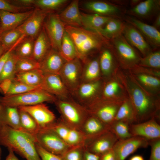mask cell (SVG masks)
Returning a JSON list of instances; mask_svg holds the SVG:
<instances>
[{"mask_svg":"<svg viewBox=\"0 0 160 160\" xmlns=\"http://www.w3.org/2000/svg\"><path fill=\"white\" fill-rule=\"evenodd\" d=\"M35 137L9 126L0 127V145L11 149L26 160H41L36 150Z\"/></svg>","mask_w":160,"mask_h":160,"instance_id":"1","label":"cell"},{"mask_svg":"<svg viewBox=\"0 0 160 160\" xmlns=\"http://www.w3.org/2000/svg\"><path fill=\"white\" fill-rule=\"evenodd\" d=\"M65 30L76 48L78 58L84 63L92 53L100 51L109 40L96 32L82 27L65 26Z\"/></svg>","mask_w":160,"mask_h":160,"instance_id":"2","label":"cell"},{"mask_svg":"<svg viewBox=\"0 0 160 160\" xmlns=\"http://www.w3.org/2000/svg\"><path fill=\"white\" fill-rule=\"evenodd\" d=\"M54 103L60 114V119L70 127L80 131L89 115L85 107L71 98L57 99Z\"/></svg>","mask_w":160,"mask_h":160,"instance_id":"3","label":"cell"},{"mask_svg":"<svg viewBox=\"0 0 160 160\" xmlns=\"http://www.w3.org/2000/svg\"><path fill=\"white\" fill-rule=\"evenodd\" d=\"M57 99L55 96L39 88L19 94L0 96V104L18 108L46 102L54 103Z\"/></svg>","mask_w":160,"mask_h":160,"instance_id":"4","label":"cell"},{"mask_svg":"<svg viewBox=\"0 0 160 160\" xmlns=\"http://www.w3.org/2000/svg\"><path fill=\"white\" fill-rule=\"evenodd\" d=\"M132 95V104L135 114V123L154 119L153 115L156 109L154 103L139 88H134Z\"/></svg>","mask_w":160,"mask_h":160,"instance_id":"5","label":"cell"},{"mask_svg":"<svg viewBox=\"0 0 160 160\" xmlns=\"http://www.w3.org/2000/svg\"><path fill=\"white\" fill-rule=\"evenodd\" d=\"M83 66L82 61L77 57L66 62L59 72V75L72 95L81 82Z\"/></svg>","mask_w":160,"mask_h":160,"instance_id":"6","label":"cell"},{"mask_svg":"<svg viewBox=\"0 0 160 160\" xmlns=\"http://www.w3.org/2000/svg\"><path fill=\"white\" fill-rule=\"evenodd\" d=\"M36 143L47 151L61 156L70 148L52 130L40 129L35 136Z\"/></svg>","mask_w":160,"mask_h":160,"instance_id":"7","label":"cell"},{"mask_svg":"<svg viewBox=\"0 0 160 160\" xmlns=\"http://www.w3.org/2000/svg\"><path fill=\"white\" fill-rule=\"evenodd\" d=\"M120 105L107 100L97 98L84 106L89 114L96 117L109 127L114 121Z\"/></svg>","mask_w":160,"mask_h":160,"instance_id":"8","label":"cell"},{"mask_svg":"<svg viewBox=\"0 0 160 160\" xmlns=\"http://www.w3.org/2000/svg\"><path fill=\"white\" fill-rule=\"evenodd\" d=\"M109 41L113 53L122 64L128 66L139 62L141 58L136 49L127 41L122 34Z\"/></svg>","mask_w":160,"mask_h":160,"instance_id":"9","label":"cell"},{"mask_svg":"<svg viewBox=\"0 0 160 160\" xmlns=\"http://www.w3.org/2000/svg\"><path fill=\"white\" fill-rule=\"evenodd\" d=\"M45 19L44 28L50 41L52 48L59 52L65 31V25L58 14H50Z\"/></svg>","mask_w":160,"mask_h":160,"instance_id":"10","label":"cell"},{"mask_svg":"<svg viewBox=\"0 0 160 160\" xmlns=\"http://www.w3.org/2000/svg\"><path fill=\"white\" fill-rule=\"evenodd\" d=\"M47 128L54 131L70 147L84 144L85 139L81 131L68 126L60 118Z\"/></svg>","mask_w":160,"mask_h":160,"instance_id":"11","label":"cell"},{"mask_svg":"<svg viewBox=\"0 0 160 160\" xmlns=\"http://www.w3.org/2000/svg\"><path fill=\"white\" fill-rule=\"evenodd\" d=\"M84 6L93 14L122 20L127 10L123 6L112 2L101 1H88L85 3Z\"/></svg>","mask_w":160,"mask_h":160,"instance_id":"12","label":"cell"},{"mask_svg":"<svg viewBox=\"0 0 160 160\" xmlns=\"http://www.w3.org/2000/svg\"><path fill=\"white\" fill-rule=\"evenodd\" d=\"M149 145V140L138 136L118 140L112 150L116 160H125L129 155L140 148H145Z\"/></svg>","mask_w":160,"mask_h":160,"instance_id":"13","label":"cell"},{"mask_svg":"<svg viewBox=\"0 0 160 160\" xmlns=\"http://www.w3.org/2000/svg\"><path fill=\"white\" fill-rule=\"evenodd\" d=\"M18 108L32 117L36 122L39 129L48 128L57 120L54 113L44 103Z\"/></svg>","mask_w":160,"mask_h":160,"instance_id":"14","label":"cell"},{"mask_svg":"<svg viewBox=\"0 0 160 160\" xmlns=\"http://www.w3.org/2000/svg\"><path fill=\"white\" fill-rule=\"evenodd\" d=\"M118 140L109 130L93 138L85 140L84 145L86 150L100 156L112 149Z\"/></svg>","mask_w":160,"mask_h":160,"instance_id":"15","label":"cell"},{"mask_svg":"<svg viewBox=\"0 0 160 160\" xmlns=\"http://www.w3.org/2000/svg\"><path fill=\"white\" fill-rule=\"evenodd\" d=\"M39 88L55 96L58 99L71 98L69 92L58 74H44Z\"/></svg>","mask_w":160,"mask_h":160,"instance_id":"16","label":"cell"},{"mask_svg":"<svg viewBox=\"0 0 160 160\" xmlns=\"http://www.w3.org/2000/svg\"><path fill=\"white\" fill-rule=\"evenodd\" d=\"M123 20L135 28L151 47L156 49L160 47V32L158 30L152 25L130 15H125Z\"/></svg>","mask_w":160,"mask_h":160,"instance_id":"17","label":"cell"},{"mask_svg":"<svg viewBox=\"0 0 160 160\" xmlns=\"http://www.w3.org/2000/svg\"><path fill=\"white\" fill-rule=\"evenodd\" d=\"M160 10V0H146L127 10L126 13L140 20L149 21L155 18Z\"/></svg>","mask_w":160,"mask_h":160,"instance_id":"18","label":"cell"},{"mask_svg":"<svg viewBox=\"0 0 160 160\" xmlns=\"http://www.w3.org/2000/svg\"><path fill=\"white\" fill-rule=\"evenodd\" d=\"M47 12V11L41 9H36L33 11L31 15L17 28L26 37L34 39L39 33Z\"/></svg>","mask_w":160,"mask_h":160,"instance_id":"19","label":"cell"},{"mask_svg":"<svg viewBox=\"0 0 160 160\" xmlns=\"http://www.w3.org/2000/svg\"><path fill=\"white\" fill-rule=\"evenodd\" d=\"M155 119L129 125L132 136L140 137L148 140L160 138V125Z\"/></svg>","mask_w":160,"mask_h":160,"instance_id":"20","label":"cell"},{"mask_svg":"<svg viewBox=\"0 0 160 160\" xmlns=\"http://www.w3.org/2000/svg\"><path fill=\"white\" fill-rule=\"evenodd\" d=\"M122 35L132 46L145 56L152 52L151 46L140 32L131 24L126 22Z\"/></svg>","mask_w":160,"mask_h":160,"instance_id":"21","label":"cell"},{"mask_svg":"<svg viewBox=\"0 0 160 160\" xmlns=\"http://www.w3.org/2000/svg\"><path fill=\"white\" fill-rule=\"evenodd\" d=\"M101 84V82L99 80L89 82L81 83L73 95L77 99V102L85 106L97 99L96 96Z\"/></svg>","mask_w":160,"mask_h":160,"instance_id":"22","label":"cell"},{"mask_svg":"<svg viewBox=\"0 0 160 160\" xmlns=\"http://www.w3.org/2000/svg\"><path fill=\"white\" fill-rule=\"evenodd\" d=\"M33 10L12 12L0 10V33L16 28L32 14Z\"/></svg>","mask_w":160,"mask_h":160,"instance_id":"23","label":"cell"},{"mask_svg":"<svg viewBox=\"0 0 160 160\" xmlns=\"http://www.w3.org/2000/svg\"><path fill=\"white\" fill-rule=\"evenodd\" d=\"M66 61L59 52L52 48L40 63L39 69L44 74H58Z\"/></svg>","mask_w":160,"mask_h":160,"instance_id":"24","label":"cell"},{"mask_svg":"<svg viewBox=\"0 0 160 160\" xmlns=\"http://www.w3.org/2000/svg\"><path fill=\"white\" fill-rule=\"evenodd\" d=\"M80 131L85 140L93 138L109 131V127L96 117L89 114Z\"/></svg>","mask_w":160,"mask_h":160,"instance_id":"25","label":"cell"},{"mask_svg":"<svg viewBox=\"0 0 160 160\" xmlns=\"http://www.w3.org/2000/svg\"><path fill=\"white\" fill-rule=\"evenodd\" d=\"M4 126L21 131L17 107L0 104V127Z\"/></svg>","mask_w":160,"mask_h":160,"instance_id":"26","label":"cell"},{"mask_svg":"<svg viewBox=\"0 0 160 160\" xmlns=\"http://www.w3.org/2000/svg\"><path fill=\"white\" fill-rule=\"evenodd\" d=\"M79 1H72L58 15L65 26L82 27L81 16L79 7Z\"/></svg>","mask_w":160,"mask_h":160,"instance_id":"27","label":"cell"},{"mask_svg":"<svg viewBox=\"0 0 160 160\" xmlns=\"http://www.w3.org/2000/svg\"><path fill=\"white\" fill-rule=\"evenodd\" d=\"M52 48L50 41L43 28L34 41L32 58L40 63Z\"/></svg>","mask_w":160,"mask_h":160,"instance_id":"28","label":"cell"},{"mask_svg":"<svg viewBox=\"0 0 160 160\" xmlns=\"http://www.w3.org/2000/svg\"><path fill=\"white\" fill-rule=\"evenodd\" d=\"M81 14L82 27L99 34L100 30L113 18L94 14Z\"/></svg>","mask_w":160,"mask_h":160,"instance_id":"29","label":"cell"},{"mask_svg":"<svg viewBox=\"0 0 160 160\" xmlns=\"http://www.w3.org/2000/svg\"><path fill=\"white\" fill-rule=\"evenodd\" d=\"M83 63L81 83L98 80L101 72L99 58H88Z\"/></svg>","mask_w":160,"mask_h":160,"instance_id":"30","label":"cell"},{"mask_svg":"<svg viewBox=\"0 0 160 160\" xmlns=\"http://www.w3.org/2000/svg\"><path fill=\"white\" fill-rule=\"evenodd\" d=\"M125 22L112 18L100 30L99 34L109 40L122 34Z\"/></svg>","mask_w":160,"mask_h":160,"instance_id":"31","label":"cell"},{"mask_svg":"<svg viewBox=\"0 0 160 160\" xmlns=\"http://www.w3.org/2000/svg\"><path fill=\"white\" fill-rule=\"evenodd\" d=\"M44 76L42 71L37 69L17 73L15 80L28 86L39 88Z\"/></svg>","mask_w":160,"mask_h":160,"instance_id":"32","label":"cell"},{"mask_svg":"<svg viewBox=\"0 0 160 160\" xmlns=\"http://www.w3.org/2000/svg\"><path fill=\"white\" fill-rule=\"evenodd\" d=\"M18 58L14 50L4 63L0 73V86L15 80L16 64Z\"/></svg>","mask_w":160,"mask_h":160,"instance_id":"33","label":"cell"},{"mask_svg":"<svg viewBox=\"0 0 160 160\" xmlns=\"http://www.w3.org/2000/svg\"><path fill=\"white\" fill-rule=\"evenodd\" d=\"M100 51L99 63L101 72L107 75L111 72L114 65L113 52L109 41L103 47Z\"/></svg>","mask_w":160,"mask_h":160,"instance_id":"34","label":"cell"},{"mask_svg":"<svg viewBox=\"0 0 160 160\" xmlns=\"http://www.w3.org/2000/svg\"><path fill=\"white\" fill-rule=\"evenodd\" d=\"M59 52L66 62L78 58L75 45L70 36L66 31L63 36Z\"/></svg>","mask_w":160,"mask_h":160,"instance_id":"35","label":"cell"},{"mask_svg":"<svg viewBox=\"0 0 160 160\" xmlns=\"http://www.w3.org/2000/svg\"><path fill=\"white\" fill-rule=\"evenodd\" d=\"M114 121H123L129 125L135 123V114L132 103L126 101L121 105Z\"/></svg>","mask_w":160,"mask_h":160,"instance_id":"36","label":"cell"},{"mask_svg":"<svg viewBox=\"0 0 160 160\" xmlns=\"http://www.w3.org/2000/svg\"><path fill=\"white\" fill-rule=\"evenodd\" d=\"M18 109L21 131L35 137L39 130L36 122L28 113L20 109Z\"/></svg>","mask_w":160,"mask_h":160,"instance_id":"37","label":"cell"},{"mask_svg":"<svg viewBox=\"0 0 160 160\" xmlns=\"http://www.w3.org/2000/svg\"><path fill=\"white\" fill-rule=\"evenodd\" d=\"M25 37L17 46L14 50L18 58L32 57L34 41L33 38Z\"/></svg>","mask_w":160,"mask_h":160,"instance_id":"38","label":"cell"},{"mask_svg":"<svg viewBox=\"0 0 160 160\" xmlns=\"http://www.w3.org/2000/svg\"><path fill=\"white\" fill-rule=\"evenodd\" d=\"M17 28L4 32L0 34V41L7 51L23 36Z\"/></svg>","mask_w":160,"mask_h":160,"instance_id":"39","label":"cell"},{"mask_svg":"<svg viewBox=\"0 0 160 160\" xmlns=\"http://www.w3.org/2000/svg\"><path fill=\"white\" fill-rule=\"evenodd\" d=\"M109 130L116 136L118 140L129 138L132 135L129 130V125L122 121H114L109 126Z\"/></svg>","mask_w":160,"mask_h":160,"instance_id":"40","label":"cell"},{"mask_svg":"<svg viewBox=\"0 0 160 160\" xmlns=\"http://www.w3.org/2000/svg\"><path fill=\"white\" fill-rule=\"evenodd\" d=\"M37 88H39L28 86L14 80L8 83L3 94L6 96L18 95Z\"/></svg>","mask_w":160,"mask_h":160,"instance_id":"41","label":"cell"},{"mask_svg":"<svg viewBox=\"0 0 160 160\" xmlns=\"http://www.w3.org/2000/svg\"><path fill=\"white\" fill-rule=\"evenodd\" d=\"M40 63L32 57L18 58L16 64L17 73L39 69Z\"/></svg>","mask_w":160,"mask_h":160,"instance_id":"42","label":"cell"},{"mask_svg":"<svg viewBox=\"0 0 160 160\" xmlns=\"http://www.w3.org/2000/svg\"><path fill=\"white\" fill-rule=\"evenodd\" d=\"M140 65L142 66L159 68H160L159 50L151 52L143 58L140 59Z\"/></svg>","mask_w":160,"mask_h":160,"instance_id":"43","label":"cell"},{"mask_svg":"<svg viewBox=\"0 0 160 160\" xmlns=\"http://www.w3.org/2000/svg\"><path fill=\"white\" fill-rule=\"evenodd\" d=\"M85 150L84 145L72 147L60 157L63 160H83Z\"/></svg>","mask_w":160,"mask_h":160,"instance_id":"44","label":"cell"},{"mask_svg":"<svg viewBox=\"0 0 160 160\" xmlns=\"http://www.w3.org/2000/svg\"><path fill=\"white\" fill-rule=\"evenodd\" d=\"M68 1L67 0H35L34 4L41 9L48 11L59 8Z\"/></svg>","mask_w":160,"mask_h":160,"instance_id":"45","label":"cell"},{"mask_svg":"<svg viewBox=\"0 0 160 160\" xmlns=\"http://www.w3.org/2000/svg\"><path fill=\"white\" fill-rule=\"evenodd\" d=\"M151 147L149 160H160V138L149 140Z\"/></svg>","mask_w":160,"mask_h":160,"instance_id":"46","label":"cell"},{"mask_svg":"<svg viewBox=\"0 0 160 160\" xmlns=\"http://www.w3.org/2000/svg\"><path fill=\"white\" fill-rule=\"evenodd\" d=\"M119 85L116 82L112 81L107 83L103 89L101 99L106 100L115 95L119 90Z\"/></svg>","mask_w":160,"mask_h":160,"instance_id":"47","label":"cell"},{"mask_svg":"<svg viewBox=\"0 0 160 160\" xmlns=\"http://www.w3.org/2000/svg\"><path fill=\"white\" fill-rule=\"evenodd\" d=\"M36 147L41 160H63L60 156L47 151L36 143Z\"/></svg>","mask_w":160,"mask_h":160,"instance_id":"48","label":"cell"},{"mask_svg":"<svg viewBox=\"0 0 160 160\" xmlns=\"http://www.w3.org/2000/svg\"><path fill=\"white\" fill-rule=\"evenodd\" d=\"M139 80L144 84L152 87H157L160 84V80L154 77L145 75L141 74L138 76Z\"/></svg>","mask_w":160,"mask_h":160,"instance_id":"49","label":"cell"},{"mask_svg":"<svg viewBox=\"0 0 160 160\" xmlns=\"http://www.w3.org/2000/svg\"><path fill=\"white\" fill-rule=\"evenodd\" d=\"M22 8L14 5L6 0H0V10L12 12H20Z\"/></svg>","mask_w":160,"mask_h":160,"instance_id":"50","label":"cell"},{"mask_svg":"<svg viewBox=\"0 0 160 160\" xmlns=\"http://www.w3.org/2000/svg\"><path fill=\"white\" fill-rule=\"evenodd\" d=\"M22 40V38H20L11 48L5 52L0 57V74L5 62L17 46ZM0 92L3 93V91L0 87Z\"/></svg>","mask_w":160,"mask_h":160,"instance_id":"51","label":"cell"},{"mask_svg":"<svg viewBox=\"0 0 160 160\" xmlns=\"http://www.w3.org/2000/svg\"><path fill=\"white\" fill-rule=\"evenodd\" d=\"M100 160H116L115 155L112 149L100 155Z\"/></svg>","mask_w":160,"mask_h":160,"instance_id":"52","label":"cell"},{"mask_svg":"<svg viewBox=\"0 0 160 160\" xmlns=\"http://www.w3.org/2000/svg\"><path fill=\"white\" fill-rule=\"evenodd\" d=\"M99 155L92 153L85 150L83 160H100Z\"/></svg>","mask_w":160,"mask_h":160,"instance_id":"53","label":"cell"},{"mask_svg":"<svg viewBox=\"0 0 160 160\" xmlns=\"http://www.w3.org/2000/svg\"><path fill=\"white\" fill-rule=\"evenodd\" d=\"M9 153L5 160H20L15 155L14 152L11 149H8Z\"/></svg>","mask_w":160,"mask_h":160,"instance_id":"54","label":"cell"},{"mask_svg":"<svg viewBox=\"0 0 160 160\" xmlns=\"http://www.w3.org/2000/svg\"><path fill=\"white\" fill-rule=\"evenodd\" d=\"M158 30L160 27V13L158 14L155 18V19L152 25Z\"/></svg>","mask_w":160,"mask_h":160,"instance_id":"55","label":"cell"},{"mask_svg":"<svg viewBox=\"0 0 160 160\" xmlns=\"http://www.w3.org/2000/svg\"><path fill=\"white\" fill-rule=\"evenodd\" d=\"M35 0H18L17 2L24 5H30L34 4Z\"/></svg>","mask_w":160,"mask_h":160,"instance_id":"56","label":"cell"},{"mask_svg":"<svg viewBox=\"0 0 160 160\" xmlns=\"http://www.w3.org/2000/svg\"><path fill=\"white\" fill-rule=\"evenodd\" d=\"M142 0H131L129 1V3L131 7V8H133L138 4Z\"/></svg>","mask_w":160,"mask_h":160,"instance_id":"57","label":"cell"},{"mask_svg":"<svg viewBox=\"0 0 160 160\" xmlns=\"http://www.w3.org/2000/svg\"><path fill=\"white\" fill-rule=\"evenodd\" d=\"M129 160H144L143 156L140 155H135L132 157Z\"/></svg>","mask_w":160,"mask_h":160,"instance_id":"58","label":"cell"},{"mask_svg":"<svg viewBox=\"0 0 160 160\" xmlns=\"http://www.w3.org/2000/svg\"><path fill=\"white\" fill-rule=\"evenodd\" d=\"M6 51L0 41V57Z\"/></svg>","mask_w":160,"mask_h":160,"instance_id":"59","label":"cell"},{"mask_svg":"<svg viewBox=\"0 0 160 160\" xmlns=\"http://www.w3.org/2000/svg\"><path fill=\"white\" fill-rule=\"evenodd\" d=\"M2 155V150L1 148V145H0V160H1V159Z\"/></svg>","mask_w":160,"mask_h":160,"instance_id":"60","label":"cell"},{"mask_svg":"<svg viewBox=\"0 0 160 160\" xmlns=\"http://www.w3.org/2000/svg\"></svg>","mask_w":160,"mask_h":160,"instance_id":"61","label":"cell"},{"mask_svg":"<svg viewBox=\"0 0 160 160\" xmlns=\"http://www.w3.org/2000/svg\"></svg>","mask_w":160,"mask_h":160,"instance_id":"62","label":"cell"}]
</instances>
